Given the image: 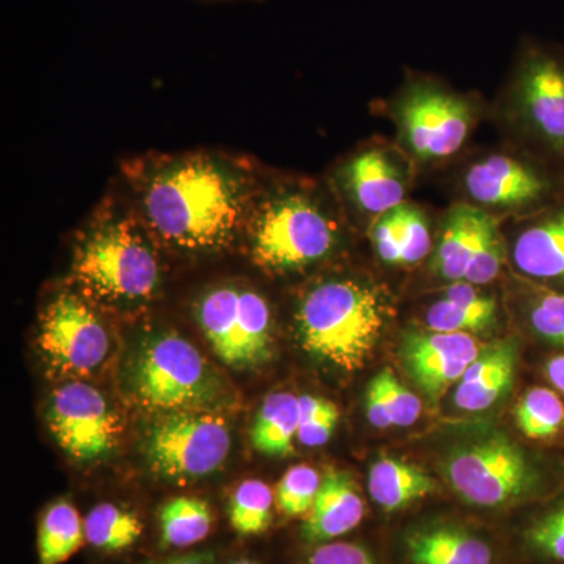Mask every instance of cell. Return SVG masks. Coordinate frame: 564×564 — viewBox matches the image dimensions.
I'll return each mask as SVG.
<instances>
[{"label":"cell","instance_id":"obj_25","mask_svg":"<svg viewBox=\"0 0 564 564\" xmlns=\"http://www.w3.org/2000/svg\"><path fill=\"white\" fill-rule=\"evenodd\" d=\"M85 543V521L73 503L58 500L46 508L39 525V564L68 562Z\"/></svg>","mask_w":564,"mask_h":564},{"label":"cell","instance_id":"obj_21","mask_svg":"<svg viewBox=\"0 0 564 564\" xmlns=\"http://www.w3.org/2000/svg\"><path fill=\"white\" fill-rule=\"evenodd\" d=\"M496 321V300L464 281L452 282L443 299L434 302L425 314L430 332L440 333H484Z\"/></svg>","mask_w":564,"mask_h":564},{"label":"cell","instance_id":"obj_38","mask_svg":"<svg viewBox=\"0 0 564 564\" xmlns=\"http://www.w3.org/2000/svg\"><path fill=\"white\" fill-rule=\"evenodd\" d=\"M544 375L551 388L564 395V352H558L545 361Z\"/></svg>","mask_w":564,"mask_h":564},{"label":"cell","instance_id":"obj_34","mask_svg":"<svg viewBox=\"0 0 564 564\" xmlns=\"http://www.w3.org/2000/svg\"><path fill=\"white\" fill-rule=\"evenodd\" d=\"M372 384L380 391L388 404L393 425L404 429V426H411L417 422L422 410L421 400L406 386L400 383L399 378L393 375L391 369L381 370L373 378Z\"/></svg>","mask_w":564,"mask_h":564},{"label":"cell","instance_id":"obj_24","mask_svg":"<svg viewBox=\"0 0 564 564\" xmlns=\"http://www.w3.org/2000/svg\"><path fill=\"white\" fill-rule=\"evenodd\" d=\"M300 429V397L289 392L270 393L263 400L251 430L256 451L269 456L293 454V440Z\"/></svg>","mask_w":564,"mask_h":564},{"label":"cell","instance_id":"obj_1","mask_svg":"<svg viewBox=\"0 0 564 564\" xmlns=\"http://www.w3.org/2000/svg\"><path fill=\"white\" fill-rule=\"evenodd\" d=\"M248 199L247 174L206 154L159 163L140 193L152 231L185 251H214L231 243L247 215Z\"/></svg>","mask_w":564,"mask_h":564},{"label":"cell","instance_id":"obj_39","mask_svg":"<svg viewBox=\"0 0 564 564\" xmlns=\"http://www.w3.org/2000/svg\"><path fill=\"white\" fill-rule=\"evenodd\" d=\"M154 564H215L209 554H191L174 556V558L163 560Z\"/></svg>","mask_w":564,"mask_h":564},{"label":"cell","instance_id":"obj_14","mask_svg":"<svg viewBox=\"0 0 564 564\" xmlns=\"http://www.w3.org/2000/svg\"><path fill=\"white\" fill-rule=\"evenodd\" d=\"M464 185L475 203L510 209L536 206L554 191V184L543 173L508 155H491L475 163L466 173Z\"/></svg>","mask_w":564,"mask_h":564},{"label":"cell","instance_id":"obj_40","mask_svg":"<svg viewBox=\"0 0 564 564\" xmlns=\"http://www.w3.org/2000/svg\"><path fill=\"white\" fill-rule=\"evenodd\" d=\"M232 564H258V563H252V562H250V560H239V562H236Z\"/></svg>","mask_w":564,"mask_h":564},{"label":"cell","instance_id":"obj_7","mask_svg":"<svg viewBox=\"0 0 564 564\" xmlns=\"http://www.w3.org/2000/svg\"><path fill=\"white\" fill-rule=\"evenodd\" d=\"M195 315L226 366L250 369L272 355V310L261 293L245 285H217L199 296Z\"/></svg>","mask_w":564,"mask_h":564},{"label":"cell","instance_id":"obj_33","mask_svg":"<svg viewBox=\"0 0 564 564\" xmlns=\"http://www.w3.org/2000/svg\"><path fill=\"white\" fill-rule=\"evenodd\" d=\"M339 415L336 404L329 400L314 395L300 397V429L296 440L304 447H321L332 437Z\"/></svg>","mask_w":564,"mask_h":564},{"label":"cell","instance_id":"obj_3","mask_svg":"<svg viewBox=\"0 0 564 564\" xmlns=\"http://www.w3.org/2000/svg\"><path fill=\"white\" fill-rule=\"evenodd\" d=\"M131 391L143 406L162 411H215L223 386L202 351L173 333L148 337L133 358Z\"/></svg>","mask_w":564,"mask_h":564},{"label":"cell","instance_id":"obj_18","mask_svg":"<svg viewBox=\"0 0 564 564\" xmlns=\"http://www.w3.org/2000/svg\"><path fill=\"white\" fill-rule=\"evenodd\" d=\"M518 359L519 345L514 339L486 345L456 386V406L477 413L499 402L514 383Z\"/></svg>","mask_w":564,"mask_h":564},{"label":"cell","instance_id":"obj_13","mask_svg":"<svg viewBox=\"0 0 564 564\" xmlns=\"http://www.w3.org/2000/svg\"><path fill=\"white\" fill-rule=\"evenodd\" d=\"M484 348L473 334L410 332L404 334L402 355L408 373L430 402L440 403L445 391L462 381L467 367Z\"/></svg>","mask_w":564,"mask_h":564},{"label":"cell","instance_id":"obj_2","mask_svg":"<svg viewBox=\"0 0 564 564\" xmlns=\"http://www.w3.org/2000/svg\"><path fill=\"white\" fill-rule=\"evenodd\" d=\"M389 317L384 293L356 280L314 285L300 302L296 326L304 350L343 370L361 369Z\"/></svg>","mask_w":564,"mask_h":564},{"label":"cell","instance_id":"obj_4","mask_svg":"<svg viewBox=\"0 0 564 564\" xmlns=\"http://www.w3.org/2000/svg\"><path fill=\"white\" fill-rule=\"evenodd\" d=\"M74 272L88 291L110 302L150 299L161 281L158 256L126 218H109L85 234Z\"/></svg>","mask_w":564,"mask_h":564},{"label":"cell","instance_id":"obj_22","mask_svg":"<svg viewBox=\"0 0 564 564\" xmlns=\"http://www.w3.org/2000/svg\"><path fill=\"white\" fill-rule=\"evenodd\" d=\"M414 564H491L492 551L474 534L451 527L422 530L408 538Z\"/></svg>","mask_w":564,"mask_h":564},{"label":"cell","instance_id":"obj_6","mask_svg":"<svg viewBox=\"0 0 564 564\" xmlns=\"http://www.w3.org/2000/svg\"><path fill=\"white\" fill-rule=\"evenodd\" d=\"M454 491L477 507H500L549 491L551 480L524 448L502 434L459 445L443 463Z\"/></svg>","mask_w":564,"mask_h":564},{"label":"cell","instance_id":"obj_12","mask_svg":"<svg viewBox=\"0 0 564 564\" xmlns=\"http://www.w3.org/2000/svg\"><path fill=\"white\" fill-rule=\"evenodd\" d=\"M516 104L534 139L564 159V55L530 47L516 80Z\"/></svg>","mask_w":564,"mask_h":564},{"label":"cell","instance_id":"obj_10","mask_svg":"<svg viewBox=\"0 0 564 564\" xmlns=\"http://www.w3.org/2000/svg\"><path fill=\"white\" fill-rule=\"evenodd\" d=\"M47 423L55 441L74 459L98 462L118 443L120 423L95 386L73 381L52 395Z\"/></svg>","mask_w":564,"mask_h":564},{"label":"cell","instance_id":"obj_28","mask_svg":"<svg viewBox=\"0 0 564 564\" xmlns=\"http://www.w3.org/2000/svg\"><path fill=\"white\" fill-rule=\"evenodd\" d=\"M141 533L140 519L113 503L98 505L85 518V538L98 551H126L140 540Z\"/></svg>","mask_w":564,"mask_h":564},{"label":"cell","instance_id":"obj_37","mask_svg":"<svg viewBox=\"0 0 564 564\" xmlns=\"http://www.w3.org/2000/svg\"><path fill=\"white\" fill-rule=\"evenodd\" d=\"M366 411L369 422L375 429L386 430L393 425L392 415L389 413L388 404H386L380 391L372 383L369 384L366 395Z\"/></svg>","mask_w":564,"mask_h":564},{"label":"cell","instance_id":"obj_26","mask_svg":"<svg viewBox=\"0 0 564 564\" xmlns=\"http://www.w3.org/2000/svg\"><path fill=\"white\" fill-rule=\"evenodd\" d=\"M162 544L185 549L202 543L212 532L214 514L198 497H176L163 505L159 514Z\"/></svg>","mask_w":564,"mask_h":564},{"label":"cell","instance_id":"obj_29","mask_svg":"<svg viewBox=\"0 0 564 564\" xmlns=\"http://www.w3.org/2000/svg\"><path fill=\"white\" fill-rule=\"evenodd\" d=\"M274 492L261 480H247L237 486L229 502V522L242 536L261 534L272 524Z\"/></svg>","mask_w":564,"mask_h":564},{"label":"cell","instance_id":"obj_5","mask_svg":"<svg viewBox=\"0 0 564 564\" xmlns=\"http://www.w3.org/2000/svg\"><path fill=\"white\" fill-rule=\"evenodd\" d=\"M336 242V223L304 193H276L252 212V258L272 272L313 265L325 259Z\"/></svg>","mask_w":564,"mask_h":564},{"label":"cell","instance_id":"obj_31","mask_svg":"<svg viewBox=\"0 0 564 564\" xmlns=\"http://www.w3.org/2000/svg\"><path fill=\"white\" fill-rule=\"evenodd\" d=\"M321 486L322 477L313 467L304 464L291 467L282 475L274 491L278 510L288 518H299L310 513Z\"/></svg>","mask_w":564,"mask_h":564},{"label":"cell","instance_id":"obj_23","mask_svg":"<svg viewBox=\"0 0 564 564\" xmlns=\"http://www.w3.org/2000/svg\"><path fill=\"white\" fill-rule=\"evenodd\" d=\"M436 484L415 464L397 458H380L369 473V491L386 511H395L430 496Z\"/></svg>","mask_w":564,"mask_h":564},{"label":"cell","instance_id":"obj_19","mask_svg":"<svg viewBox=\"0 0 564 564\" xmlns=\"http://www.w3.org/2000/svg\"><path fill=\"white\" fill-rule=\"evenodd\" d=\"M513 262L530 280L564 291V204L549 210L516 237Z\"/></svg>","mask_w":564,"mask_h":564},{"label":"cell","instance_id":"obj_30","mask_svg":"<svg viewBox=\"0 0 564 564\" xmlns=\"http://www.w3.org/2000/svg\"><path fill=\"white\" fill-rule=\"evenodd\" d=\"M527 321L543 343L564 350L563 289H533L527 299Z\"/></svg>","mask_w":564,"mask_h":564},{"label":"cell","instance_id":"obj_11","mask_svg":"<svg viewBox=\"0 0 564 564\" xmlns=\"http://www.w3.org/2000/svg\"><path fill=\"white\" fill-rule=\"evenodd\" d=\"M39 344L47 361L65 373L98 369L110 350V337L95 311L79 296L62 293L44 311Z\"/></svg>","mask_w":564,"mask_h":564},{"label":"cell","instance_id":"obj_36","mask_svg":"<svg viewBox=\"0 0 564 564\" xmlns=\"http://www.w3.org/2000/svg\"><path fill=\"white\" fill-rule=\"evenodd\" d=\"M306 564H377L359 544L325 543L315 547Z\"/></svg>","mask_w":564,"mask_h":564},{"label":"cell","instance_id":"obj_17","mask_svg":"<svg viewBox=\"0 0 564 564\" xmlns=\"http://www.w3.org/2000/svg\"><path fill=\"white\" fill-rule=\"evenodd\" d=\"M364 514L366 503L351 475L329 469L304 521L303 538L307 543H328L355 530Z\"/></svg>","mask_w":564,"mask_h":564},{"label":"cell","instance_id":"obj_32","mask_svg":"<svg viewBox=\"0 0 564 564\" xmlns=\"http://www.w3.org/2000/svg\"><path fill=\"white\" fill-rule=\"evenodd\" d=\"M525 540L534 554L552 564H564V497L533 519Z\"/></svg>","mask_w":564,"mask_h":564},{"label":"cell","instance_id":"obj_20","mask_svg":"<svg viewBox=\"0 0 564 564\" xmlns=\"http://www.w3.org/2000/svg\"><path fill=\"white\" fill-rule=\"evenodd\" d=\"M372 242L381 261L403 267L422 262L433 247L425 214L406 203L378 217L372 228Z\"/></svg>","mask_w":564,"mask_h":564},{"label":"cell","instance_id":"obj_16","mask_svg":"<svg viewBox=\"0 0 564 564\" xmlns=\"http://www.w3.org/2000/svg\"><path fill=\"white\" fill-rule=\"evenodd\" d=\"M348 198L364 214L381 215L404 203L403 174L383 151L370 150L352 158L340 172Z\"/></svg>","mask_w":564,"mask_h":564},{"label":"cell","instance_id":"obj_8","mask_svg":"<svg viewBox=\"0 0 564 564\" xmlns=\"http://www.w3.org/2000/svg\"><path fill=\"white\" fill-rule=\"evenodd\" d=\"M228 422L214 411H176L152 423L144 455L152 473L193 481L217 473L231 452Z\"/></svg>","mask_w":564,"mask_h":564},{"label":"cell","instance_id":"obj_35","mask_svg":"<svg viewBox=\"0 0 564 564\" xmlns=\"http://www.w3.org/2000/svg\"><path fill=\"white\" fill-rule=\"evenodd\" d=\"M505 242L502 234L492 240L480 254L477 256L464 282L474 285H486L499 276L505 262Z\"/></svg>","mask_w":564,"mask_h":564},{"label":"cell","instance_id":"obj_27","mask_svg":"<svg viewBox=\"0 0 564 564\" xmlns=\"http://www.w3.org/2000/svg\"><path fill=\"white\" fill-rule=\"evenodd\" d=\"M518 429L529 440L552 443L564 436V402L555 389L536 386L524 393L514 410Z\"/></svg>","mask_w":564,"mask_h":564},{"label":"cell","instance_id":"obj_9","mask_svg":"<svg viewBox=\"0 0 564 564\" xmlns=\"http://www.w3.org/2000/svg\"><path fill=\"white\" fill-rule=\"evenodd\" d=\"M400 137L421 161H441L462 150L474 122V109L462 96L419 85L395 109Z\"/></svg>","mask_w":564,"mask_h":564},{"label":"cell","instance_id":"obj_15","mask_svg":"<svg viewBox=\"0 0 564 564\" xmlns=\"http://www.w3.org/2000/svg\"><path fill=\"white\" fill-rule=\"evenodd\" d=\"M500 236L499 223L469 204H458L448 212L432 259V269L445 281L466 280L477 256Z\"/></svg>","mask_w":564,"mask_h":564}]
</instances>
